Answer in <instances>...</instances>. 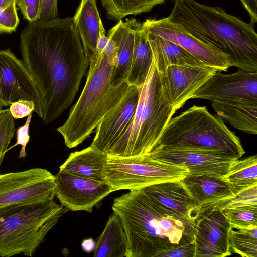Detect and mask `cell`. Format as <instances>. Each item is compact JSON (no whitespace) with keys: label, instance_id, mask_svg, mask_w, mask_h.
I'll list each match as a JSON object with an SVG mask.
<instances>
[{"label":"cell","instance_id":"6da1fadb","mask_svg":"<svg viewBox=\"0 0 257 257\" xmlns=\"http://www.w3.org/2000/svg\"><path fill=\"white\" fill-rule=\"evenodd\" d=\"M22 61L39 95L44 124L70 106L89 65L72 18L29 22L20 35Z\"/></svg>","mask_w":257,"mask_h":257},{"label":"cell","instance_id":"7a4b0ae2","mask_svg":"<svg viewBox=\"0 0 257 257\" xmlns=\"http://www.w3.org/2000/svg\"><path fill=\"white\" fill-rule=\"evenodd\" d=\"M112 209L122 223L128 257H158L164 251L194 240L196 220L171 214L142 189L116 197Z\"/></svg>","mask_w":257,"mask_h":257},{"label":"cell","instance_id":"3957f363","mask_svg":"<svg viewBox=\"0 0 257 257\" xmlns=\"http://www.w3.org/2000/svg\"><path fill=\"white\" fill-rule=\"evenodd\" d=\"M167 18L228 56L231 66L257 71V34L251 22L246 23L221 7L195 0H174Z\"/></svg>","mask_w":257,"mask_h":257},{"label":"cell","instance_id":"277c9868","mask_svg":"<svg viewBox=\"0 0 257 257\" xmlns=\"http://www.w3.org/2000/svg\"><path fill=\"white\" fill-rule=\"evenodd\" d=\"M117 51L115 41L109 39L102 53L89 58L88 76L82 92L65 122L57 128L68 148L76 147L88 139L129 88L126 81L116 85L111 84Z\"/></svg>","mask_w":257,"mask_h":257},{"label":"cell","instance_id":"5b68a950","mask_svg":"<svg viewBox=\"0 0 257 257\" xmlns=\"http://www.w3.org/2000/svg\"><path fill=\"white\" fill-rule=\"evenodd\" d=\"M138 88L139 97L135 114L107 153L108 156L125 157L150 153L176 111L164 75L158 71L153 61L144 83Z\"/></svg>","mask_w":257,"mask_h":257},{"label":"cell","instance_id":"8992f818","mask_svg":"<svg viewBox=\"0 0 257 257\" xmlns=\"http://www.w3.org/2000/svg\"><path fill=\"white\" fill-rule=\"evenodd\" d=\"M65 211L54 200L0 209V256H33Z\"/></svg>","mask_w":257,"mask_h":257},{"label":"cell","instance_id":"52a82bcc","mask_svg":"<svg viewBox=\"0 0 257 257\" xmlns=\"http://www.w3.org/2000/svg\"><path fill=\"white\" fill-rule=\"evenodd\" d=\"M156 147L217 150L237 159L245 153L239 137L222 119L211 114L206 106L196 105L171 118Z\"/></svg>","mask_w":257,"mask_h":257},{"label":"cell","instance_id":"ba28073f","mask_svg":"<svg viewBox=\"0 0 257 257\" xmlns=\"http://www.w3.org/2000/svg\"><path fill=\"white\" fill-rule=\"evenodd\" d=\"M188 174L186 167L154 159L148 154L108 156L103 171L104 181L113 192L140 190L163 182L181 180Z\"/></svg>","mask_w":257,"mask_h":257},{"label":"cell","instance_id":"9c48e42d","mask_svg":"<svg viewBox=\"0 0 257 257\" xmlns=\"http://www.w3.org/2000/svg\"><path fill=\"white\" fill-rule=\"evenodd\" d=\"M55 186L54 175L46 169L35 168L0 174V209L53 200Z\"/></svg>","mask_w":257,"mask_h":257},{"label":"cell","instance_id":"30bf717a","mask_svg":"<svg viewBox=\"0 0 257 257\" xmlns=\"http://www.w3.org/2000/svg\"><path fill=\"white\" fill-rule=\"evenodd\" d=\"M152 158L186 167L189 175L222 177L238 159L217 150L188 147H156Z\"/></svg>","mask_w":257,"mask_h":257},{"label":"cell","instance_id":"8fae6325","mask_svg":"<svg viewBox=\"0 0 257 257\" xmlns=\"http://www.w3.org/2000/svg\"><path fill=\"white\" fill-rule=\"evenodd\" d=\"M55 197L66 209L91 213L94 206L113 192L105 181H100L59 171L54 176Z\"/></svg>","mask_w":257,"mask_h":257},{"label":"cell","instance_id":"7c38bea8","mask_svg":"<svg viewBox=\"0 0 257 257\" xmlns=\"http://www.w3.org/2000/svg\"><path fill=\"white\" fill-rule=\"evenodd\" d=\"M21 99L33 101L41 117L37 89L22 60L10 49L0 50V109Z\"/></svg>","mask_w":257,"mask_h":257},{"label":"cell","instance_id":"4fadbf2b","mask_svg":"<svg viewBox=\"0 0 257 257\" xmlns=\"http://www.w3.org/2000/svg\"><path fill=\"white\" fill-rule=\"evenodd\" d=\"M149 32L157 35L185 49L206 65L218 72L226 71L231 66L228 56L201 42L180 24L167 17L148 19L142 23Z\"/></svg>","mask_w":257,"mask_h":257},{"label":"cell","instance_id":"5bb4252c","mask_svg":"<svg viewBox=\"0 0 257 257\" xmlns=\"http://www.w3.org/2000/svg\"><path fill=\"white\" fill-rule=\"evenodd\" d=\"M230 224L222 211L200 210L196 220L194 257H224L231 255Z\"/></svg>","mask_w":257,"mask_h":257},{"label":"cell","instance_id":"9a60e30c","mask_svg":"<svg viewBox=\"0 0 257 257\" xmlns=\"http://www.w3.org/2000/svg\"><path fill=\"white\" fill-rule=\"evenodd\" d=\"M192 98L225 100L257 99V71L239 69L229 74L217 71L193 94Z\"/></svg>","mask_w":257,"mask_h":257},{"label":"cell","instance_id":"2e32d148","mask_svg":"<svg viewBox=\"0 0 257 257\" xmlns=\"http://www.w3.org/2000/svg\"><path fill=\"white\" fill-rule=\"evenodd\" d=\"M139 97L138 88L130 85L119 103L100 120L90 146L107 154L128 126L135 114Z\"/></svg>","mask_w":257,"mask_h":257},{"label":"cell","instance_id":"e0dca14e","mask_svg":"<svg viewBox=\"0 0 257 257\" xmlns=\"http://www.w3.org/2000/svg\"><path fill=\"white\" fill-rule=\"evenodd\" d=\"M217 70L208 66L171 65L163 75L171 103L177 111Z\"/></svg>","mask_w":257,"mask_h":257},{"label":"cell","instance_id":"ac0fdd59","mask_svg":"<svg viewBox=\"0 0 257 257\" xmlns=\"http://www.w3.org/2000/svg\"><path fill=\"white\" fill-rule=\"evenodd\" d=\"M142 190L159 206L174 215L196 220L199 214V209L181 180L155 184Z\"/></svg>","mask_w":257,"mask_h":257},{"label":"cell","instance_id":"d6986e66","mask_svg":"<svg viewBox=\"0 0 257 257\" xmlns=\"http://www.w3.org/2000/svg\"><path fill=\"white\" fill-rule=\"evenodd\" d=\"M212 108L218 117L242 132L257 133V99L213 100Z\"/></svg>","mask_w":257,"mask_h":257},{"label":"cell","instance_id":"ffe728a7","mask_svg":"<svg viewBox=\"0 0 257 257\" xmlns=\"http://www.w3.org/2000/svg\"><path fill=\"white\" fill-rule=\"evenodd\" d=\"M198 208L202 205L232 197L236 194L222 177L188 175L181 180Z\"/></svg>","mask_w":257,"mask_h":257},{"label":"cell","instance_id":"44dd1931","mask_svg":"<svg viewBox=\"0 0 257 257\" xmlns=\"http://www.w3.org/2000/svg\"><path fill=\"white\" fill-rule=\"evenodd\" d=\"M108 155L90 146L70 154L59 170L76 176L104 181L103 171Z\"/></svg>","mask_w":257,"mask_h":257},{"label":"cell","instance_id":"7402d4cb","mask_svg":"<svg viewBox=\"0 0 257 257\" xmlns=\"http://www.w3.org/2000/svg\"><path fill=\"white\" fill-rule=\"evenodd\" d=\"M147 34L153 61L160 73L171 65H206L180 46L148 31Z\"/></svg>","mask_w":257,"mask_h":257},{"label":"cell","instance_id":"603a6c76","mask_svg":"<svg viewBox=\"0 0 257 257\" xmlns=\"http://www.w3.org/2000/svg\"><path fill=\"white\" fill-rule=\"evenodd\" d=\"M134 30V46L131 66L126 81L137 87L142 85L153 61L152 49L146 30L142 23L132 18Z\"/></svg>","mask_w":257,"mask_h":257},{"label":"cell","instance_id":"cb8c5ba5","mask_svg":"<svg viewBox=\"0 0 257 257\" xmlns=\"http://www.w3.org/2000/svg\"><path fill=\"white\" fill-rule=\"evenodd\" d=\"M72 19L89 59L96 54L99 24L101 20L96 0H81Z\"/></svg>","mask_w":257,"mask_h":257},{"label":"cell","instance_id":"d4e9b609","mask_svg":"<svg viewBox=\"0 0 257 257\" xmlns=\"http://www.w3.org/2000/svg\"><path fill=\"white\" fill-rule=\"evenodd\" d=\"M114 27L117 51L111 84L116 85L126 81L131 64L134 46V30L132 19H127L125 21L120 20Z\"/></svg>","mask_w":257,"mask_h":257},{"label":"cell","instance_id":"484cf974","mask_svg":"<svg viewBox=\"0 0 257 257\" xmlns=\"http://www.w3.org/2000/svg\"><path fill=\"white\" fill-rule=\"evenodd\" d=\"M95 257H128L126 235L119 217L113 212L98 238Z\"/></svg>","mask_w":257,"mask_h":257},{"label":"cell","instance_id":"4316f807","mask_svg":"<svg viewBox=\"0 0 257 257\" xmlns=\"http://www.w3.org/2000/svg\"><path fill=\"white\" fill-rule=\"evenodd\" d=\"M222 178L230 184L236 194L257 185L256 155L236 160Z\"/></svg>","mask_w":257,"mask_h":257},{"label":"cell","instance_id":"83f0119b","mask_svg":"<svg viewBox=\"0 0 257 257\" xmlns=\"http://www.w3.org/2000/svg\"><path fill=\"white\" fill-rule=\"evenodd\" d=\"M166 0H100L107 18L119 21L128 15L150 12Z\"/></svg>","mask_w":257,"mask_h":257},{"label":"cell","instance_id":"f1b7e54d","mask_svg":"<svg viewBox=\"0 0 257 257\" xmlns=\"http://www.w3.org/2000/svg\"><path fill=\"white\" fill-rule=\"evenodd\" d=\"M229 242L234 253L243 257H257V226L230 227Z\"/></svg>","mask_w":257,"mask_h":257},{"label":"cell","instance_id":"f546056e","mask_svg":"<svg viewBox=\"0 0 257 257\" xmlns=\"http://www.w3.org/2000/svg\"><path fill=\"white\" fill-rule=\"evenodd\" d=\"M257 205V185H253L228 198L201 205L199 210L213 208L223 210L245 205Z\"/></svg>","mask_w":257,"mask_h":257},{"label":"cell","instance_id":"4dcf8cb0","mask_svg":"<svg viewBox=\"0 0 257 257\" xmlns=\"http://www.w3.org/2000/svg\"><path fill=\"white\" fill-rule=\"evenodd\" d=\"M231 227L257 226V205L250 204L221 210Z\"/></svg>","mask_w":257,"mask_h":257},{"label":"cell","instance_id":"1f68e13d","mask_svg":"<svg viewBox=\"0 0 257 257\" xmlns=\"http://www.w3.org/2000/svg\"><path fill=\"white\" fill-rule=\"evenodd\" d=\"M16 131L9 109H0V167Z\"/></svg>","mask_w":257,"mask_h":257},{"label":"cell","instance_id":"d6a6232c","mask_svg":"<svg viewBox=\"0 0 257 257\" xmlns=\"http://www.w3.org/2000/svg\"><path fill=\"white\" fill-rule=\"evenodd\" d=\"M19 23L16 4L5 9L0 8V29L1 33H11L16 30Z\"/></svg>","mask_w":257,"mask_h":257},{"label":"cell","instance_id":"836d02e7","mask_svg":"<svg viewBox=\"0 0 257 257\" xmlns=\"http://www.w3.org/2000/svg\"><path fill=\"white\" fill-rule=\"evenodd\" d=\"M43 0H16V5L20 9L23 18L29 22L39 19Z\"/></svg>","mask_w":257,"mask_h":257},{"label":"cell","instance_id":"e575fe53","mask_svg":"<svg viewBox=\"0 0 257 257\" xmlns=\"http://www.w3.org/2000/svg\"><path fill=\"white\" fill-rule=\"evenodd\" d=\"M31 112L28 116L27 119L24 125L18 127L16 131V139L17 141L15 144L13 146L8 148L7 152L17 146L18 145L22 146V149L20 152L19 158H24L26 156V147L27 144L29 143L30 140L29 135V126L32 117V113Z\"/></svg>","mask_w":257,"mask_h":257},{"label":"cell","instance_id":"d590c367","mask_svg":"<svg viewBox=\"0 0 257 257\" xmlns=\"http://www.w3.org/2000/svg\"><path fill=\"white\" fill-rule=\"evenodd\" d=\"M35 110V105L33 101L19 100L10 105L9 110L12 117L16 119L28 116Z\"/></svg>","mask_w":257,"mask_h":257},{"label":"cell","instance_id":"8d00e7d4","mask_svg":"<svg viewBox=\"0 0 257 257\" xmlns=\"http://www.w3.org/2000/svg\"><path fill=\"white\" fill-rule=\"evenodd\" d=\"M195 244L194 240L184 245H178L160 253L158 257H194Z\"/></svg>","mask_w":257,"mask_h":257},{"label":"cell","instance_id":"74e56055","mask_svg":"<svg viewBox=\"0 0 257 257\" xmlns=\"http://www.w3.org/2000/svg\"><path fill=\"white\" fill-rule=\"evenodd\" d=\"M58 0H43L41 13L37 21H47L58 18Z\"/></svg>","mask_w":257,"mask_h":257},{"label":"cell","instance_id":"f35d334b","mask_svg":"<svg viewBox=\"0 0 257 257\" xmlns=\"http://www.w3.org/2000/svg\"><path fill=\"white\" fill-rule=\"evenodd\" d=\"M250 17V22H257V0H240Z\"/></svg>","mask_w":257,"mask_h":257},{"label":"cell","instance_id":"ab89813d","mask_svg":"<svg viewBox=\"0 0 257 257\" xmlns=\"http://www.w3.org/2000/svg\"><path fill=\"white\" fill-rule=\"evenodd\" d=\"M108 37L106 35L105 31L101 20L99 24V35L96 45V53L99 54L103 51L108 43Z\"/></svg>","mask_w":257,"mask_h":257},{"label":"cell","instance_id":"60d3db41","mask_svg":"<svg viewBox=\"0 0 257 257\" xmlns=\"http://www.w3.org/2000/svg\"><path fill=\"white\" fill-rule=\"evenodd\" d=\"M96 242L91 238L85 239L81 243V247L84 251L90 253L95 249Z\"/></svg>","mask_w":257,"mask_h":257},{"label":"cell","instance_id":"b9f144b4","mask_svg":"<svg viewBox=\"0 0 257 257\" xmlns=\"http://www.w3.org/2000/svg\"><path fill=\"white\" fill-rule=\"evenodd\" d=\"M13 4H16V0H0V8L3 9H5Z\"/></svg>","mask_w":257,"mask_h":257},{"label":"cell","instance_id":"7bdbcfd3","mask_svg":"<svg viewBox=\"0 0 257 257\" xmlns=\"http://www.w3.org/2000/svg\"><path fill=\"white\" fill-rule=\"evenodd\" d=\"M1 33V29H0V33Z\"/></svg>","mask_w":257,"mask_h":257}]
</instances>
